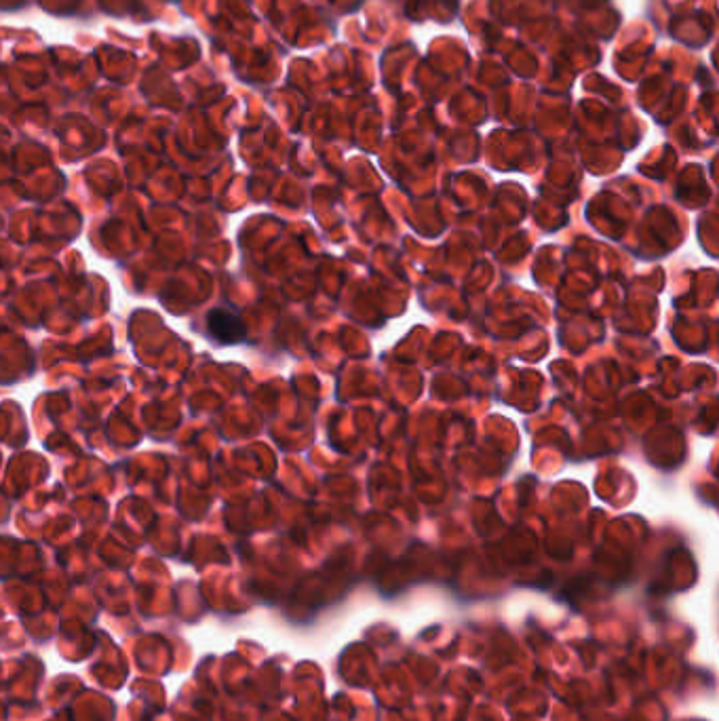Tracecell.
<instances>
[{
    "label": "cell",
    "mask_w": 719,
    "mask_h": 721,
    "mask_svg": "<svg viewBox=\"0 0 719 721\" xmlns=\"http://www.w3.org/2000/svg\"><path fill=\"white\" fill-rule=\"evenodd\" d=\"M205 329L211 340L218 344H239L247 336V327L241 317L226 308H213L205 317Z\"/></svg>",
    "instance_id": "6da1fadb"
}]
</instances>
